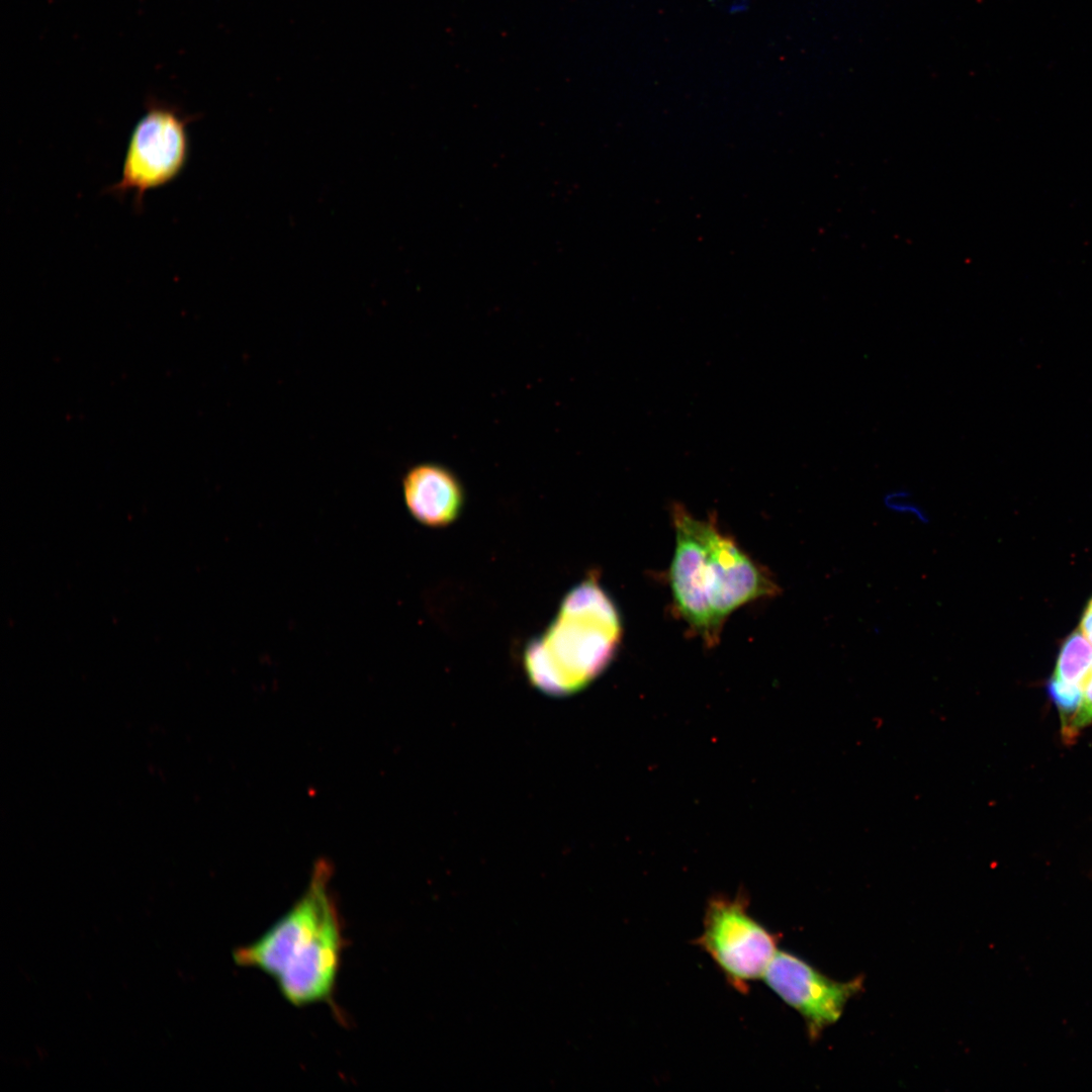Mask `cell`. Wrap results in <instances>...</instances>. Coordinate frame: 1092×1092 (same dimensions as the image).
Segmentation results:
<instances>
[{"label": "cell", "mask_w": 1092, "mask_h": 1092, "mask_svg": "<svg viewBox=\"0 0 1092 1092\" xmlns=\"http://www.w3.org/2000/svg\"><path fill=\"white\" fill-rule=\"evenodd\" d=\"M1092 665V644L1080 631L1072 632L1062 643L1046 691L1061 720V732L1078 711Z\"/></svg>", "instance_id": "cell-8"}, {"label": "cell", "mask_w": 1092, "mask_h": 1092, "mask_svg": "<svg viewBox=\"0 0 1092 1092\" xmlns=\"http://www.w3.org/2000/svg\"><path fill=\"white\" fill-rule=\"evenodd\" d=\"M1080 632L1092 644V598L1086 604L1080 620Z\"/></svg>", "instance_id": "cell-11"}, {"label": "cell", "mask_w": 1092, "mask_h": 1092, "mask_svg": "<svg viewBox=\"0 0 1092 1092\" xmlns=\"http://www.w3.org/2000/svg\"><path fill=\"white\" fill-rule=\"evenodd\" d=\"M675 534L668 570L672 606L689 630L707 647L718 644L728 617L743 605L776 597L781 588L714 518L694 517L680 504L671 508Z\"/></svg>", "instance_id": "cell-1"}, {"label": "cell", "mask_w": 1092, "mask_h": 1092, "mask_svg": "<svg viewBox=\"0 0 1092 1092\" xmlns=\"http://www.w3.org/2000/svg\"><path fill=\"white\" fill-rule=\"evenodd\" d=\"M401 488L407 512L427 527L450 525L459 517L465 502L459 477L436 462L411 467L402 477Z\"/></svg>", "instance_id": "cell-7"}, {"label": "cell", "mask_w": 1092, "mask_h": 1092, "mask_svg": "<svg viewBox=\"0 0 1092 1092\" xmlns=\"http://www.w3.org/2000/svg\"><path fill=\"white\" fill-rule=\"evenodd\" d=\"M176 105L150 97L146 111L135 123L125 151L120 179L106 192L133 194L142 209L145 194L175 180L189 156L187 126L193 120Z\"/></svg>", "instance_id": "cell-4"}, {"label": "cell", "mask_w": 1092, "mask_h": 1092, "mask_svg": "<svg viewBox=\"0 0 1092 1092\" xmlns=\"http://www.w3.org/2000/svg\"><path fill=\"white\" fill-rule=\"evenodd\" d=\"M620 613L592 574L562 601L548 628L532 639L524 665L532 684L551 696L586 687L613 660L622 640Z\"/></svg>", "instance_id": "cell-3"}, {"label": "cell", "mask_w": 1092, "mask_h": 1092, "mask_svg": "<svg viewBox=\"0 0 1092 1092\" xmlns=\"http://www.w3.org/2000/svg\"><path fill=\"white\" fill-rule=\"evenodd\" d=\"M697 944L736 990L762 978L779 950L778 938L748 912L744 897H714L706 909Z\"/></svg>", "instance_id": "cell-5"}, {"label": "cell", "mask_w": 1092, "mask_h": 1092, "mask_svg": "<svg viewBox=\"0 0 1092 1092\" xmlns=\"http://www.w3.org/2000/svg\"><path fill=\"white\" fill-rule=\"evenodd\" d=\"M1092 725V665L1086 681L1078 711L1068 727L1062 731L1066 741H1072L1086 727Z\"/></svg>", "instance_id": "cell-9"}, {"label": "cell", "mask_w": 1092, "mask_h": 1092, "mask_svg": "<svg viewBox=\"0 0 1092 1092\" xmlns=\"http://www.w3.org/2000/svg\"><path fill=\"white\" fill-rule=\"evenodd\" d=\"M911 494L905 489H896L888 492L884 496V504L888 509L897 513L912 514L916 516L921 522H927L928 519L924 512L911 500Z\"/></svg>", "instance_id": "cell-10"}, {"label": "cell", "mask_w": 1092, "mask_h": 1092, "mask_svg": "<svg viewBox=\"0 0 1092 1092\" xmlns=\"http://www.w3.org/2000/svg\"><path fill=\"white\" fill-rule=\"evenodd\" d=\"M332 876L331 862L317 859L293 906L258 939L233 952L237 965L268 975L297 1007L330 1001L340 970L345 941Z\"/></svg>", "instance_id": "cell-2"}, {"label": "cell", "mask_w": 1092, "mask_h": 1092, "mask_svg": "<svg viewBox=\"0 0 1092 1092\" xmlns=\"http://www.w3.org/2000/svg\"><path fill=\"white\" fill-rule=\"evenodd\" d=\"M762 979L803 1017L813 1039L840 1018L848 1000L862 987L861 978L846 982L832 980L784 950L777 951Z\"/></svg>", "instance_id": "cell-6"}]
</instances>
